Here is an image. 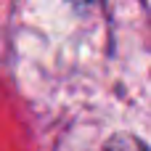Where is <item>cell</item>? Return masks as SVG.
Segmentation results:
<instances>
[{
    "label": "cell",
    "instance_id": "1",
    "mask_svg": "<svg viewBox=\"0 0 151 151\" xmlns=\"http://www.w3.org/2000/svg\"><path fill=\"white\" fill-rule=\"evenodd\" d=\"M106 151H146V146L141 143V141H135V138H127V135H122V138H114Z\"/></svg>",
    "mask_w": 151,
    "mask_h": 151
},
{
    "label": "cell",
    "instance_id": "2",
    "mask_svg": "<svg viewBox=\"0 0 151 151\" xmlns=\"http://www.w3.org/2000/svg\"><path fill=\"white\" fill-rule=\"evenodd\" d=\"M69 3H72V5H77V8H90L96 0H69Z\"/></svg>",
    "mask_w": 151,
    "mask_h": 151
}]
</instances>
